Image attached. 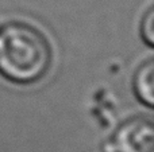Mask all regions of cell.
I'll list each match as a JSON object with an SVG mask.
<instances>
[{
	"instance_id": "1",
	"label": "cell",
	"mask_w": 154,
	"mask_h": 152,
	"mask_svg": "<svg viewBox=\"0 0 154 152\" xmlns=\"http://www.w3.org/2000/svg\"><path fill=\"white\" fill-rule=\"evenodd\" d=\"M51 48L37 28L24 23L0 27V74L8 81L27 85L48 73Z\"/></svg>"
},
{
	"instance_id": "2",
	"label": "cell",
	"mask_w": 154,
	"mask_h": 152,
	"mask_svg": "<svg viewBox=\"0 0 154 152\" xmlns=\"http://www.w3.org/2000/svg\"><path fill=\"white\" fill-rule=\"evenodd\" d=\"M114 152H154V127L149 117H137L119 127L111 143Z\"/></svg>"
},
{
	"instance_id": "3",
	"label": "cell",
	"mask_w": 154,
	"mask_h": 152,
	"mask_svg": "<svg viewBox=\"0 0 154 152\" xmlns=\"http://www.w3.org/2000/svg\"><path fill=\"white\" fill-rule=\"evenodd\" d=\"M134 89L143 104L153 107L154 104V61L149 59L138 69L134 78Z\"/></svg>"
},
{
	"instance_id": "4",
	"label": "cell",
	"mask_w": 154,
	"mask_h": 152,
	"mask_svg": "<svg viewBox=\"0 0 154 152\" xmlns=\"http://www.w3.org/2000/svg\"><path fill=\"white\" fill-rule=\"evenodd\" d=\"M141 32L145 42L149 46H153L154 45V11L153 10L147 11V13L142 19Z\"/></svg>"
}]
</instances>
